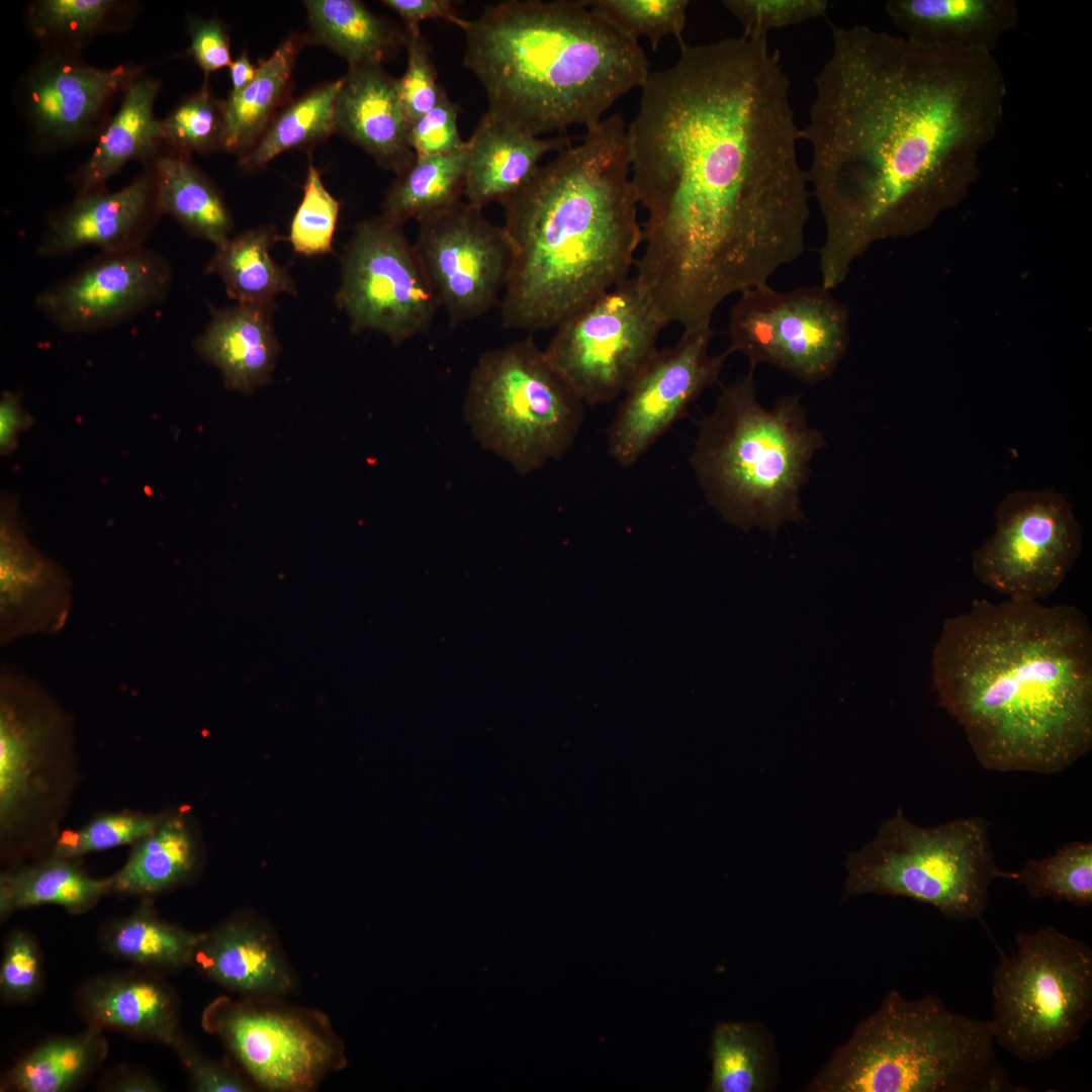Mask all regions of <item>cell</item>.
<instances>
[{
	"label": "cell",
	"mask_w": 1092,
	"mask_h": 1092,
	"mask_svg": "<svg viewBox=\"0 0 1092 1092\" xmlns=\"http://www.w3.org/2000/svg\"><path fill=\"white\" fill-rule=\"evenodd\" d=\"M679 48L648 74L627 125L646 212L634 276L670 323L695 328L803 254L810 193L791 83L767 37Z\"/></svg>",
	"instance_id": "obj_1"
},
{
	"label": "cell",
	"mask_w": 1092,
	"mask_h": 1092,
	"mask_svg": "<svg viewBox=\"0 0 1092 1092\" xmlns=\"http://www.w3.org/2000/svg\"><path fill=\"white\" fill-rule=\"evenodd\" d=\"M800 139L825 238L821 285L842 284L879 237L914 223L932 192L975 173L1003 119L1007 85L993 52L924 44L831 24Z\"/></svg>",
	"instance_id": "obj_2"
},
{
	"label": "cell",
	"mask_w": 1092,
	"mask_h": 1092,
	"mask_svg": "<svg viewBox=\"0 0 1092 1092\" xmlns=\"http://www.w3.org/2000/svg\"><path fill=\"white\" fill-rule=\"evenodd\" d=\"M939 705L992 770L1050 775L1092 746V632L1075 606L975 600L942 624Z\"/></svg>",
	"instance_id": "obj_3"
},
{
	"label": "cell",
	"mask_w": 1092,
	"mask_h": 1092,
	"mask_svg": "<svg viewBox=\"0 0 1092 1092\" xmlns=\"http://www.w3.org/2000/svg\"><path fill=\"white\" fill-rule=\"evenodd\" d=\"M503 205L512 261L502 325L555 329L627 278L642 244L624 119L587 129Z\"/></svg>",
	"instance_id": "obj_4"
},
{
	"label": "cell",
	"mask_w": 1092,
	"mask_h": 1092,
	"mask_svg": "<svg viewBox=\"0 0 1092 1092\" xmlns=\"http://www.w3.org/2000/svg\"><path fill=\"white\" fill-rule=\"evenodd\" d=\"M461 29L486 113L535 136L596 126L650 73L639 42L583 0L500 1Z\"/></svg>",
	"instance_id": "obj_5"
},
{
	"label": "cell",
	"mask_w": 1092,
	"mask_h": 1092,
	"mask_svg": "<svg viewBox=\"0 0 1092 1092\" xmlns=\"http://www.w3.org/2000/svg\"><path fill=\"white\" fill-rule=\"evenodd\" d=\"M811 1092H1024L996 1056L990 1020L935 994L890 991L807 1085Z\"/></svg>",
	"instance_id": "obj_6"
},
{
	"label": "cell",
	"mask_w": 1092,
	"mask_h": 1092,
	"mask_svg": "<svg viewBox=\"0 0 1092 1092\" xmlns=\"http://www.w3.org/2000/svg\"><path fill=\"white\" fill-rule=\"evenodd\" d=\"M823 446L821 432L807 424L800 396H783L765 408L749 368L701 421L691 464L707 500L726 522L775 532L804 518L800 491Z\"/></svg>",
	"instance_id": "obj_7"
},
{
	"label": "cell",
	"mask_w": 1092,
	"mask_h": 1092,
	"mask_svg": "<svg viewBox=\"0 0 1092 1092\" xmlns=\"http://www.w3.org/2000/svg\"><path fill=\"white\" fill-rule=\"evenodd\" d=\"M988 829L989 823L977 817L922 827L898 810L872 841L847 853L846 897H906L931 905L948 920L981 919L992 882L1016 877L997 867Z\"/></svg>",
	"instance_id": "obj_8"
},
{
	"label": "cell",
	"mask_w": 1092,
	"mask_h": 1092,
	"mask_svg": "<svg viewBox=\"0 0 1092 1092\" xmlns=\"http://www.w3.org/2000/svg\"><path fill=\"white\" fill-rule=\"evenodd\" d=\"M73 721L37 681L7 667L0 676L2 858L19 863L54 843L74 783ZM53 845V844H52Z\"/></svg>",
	"instance_id": "obj_9"
},
{
	"label": "cell",
	"mask_w": 1092,
	"mask_h": 1092,
	"mask_svg": "<svg viewBox=\"0 0 1092 1092\" xmlns=\"http://www.w3.org/2000/svg\"><path fill=\"white\" fill-rule=\"evenodd\" d=\"M584 403L532 337L484 352L464 400L476 439L521 474L572 447Z\"/></svg>",
	"instance_id": "obj_10"
},
{
	"label": "cell",
	"mask_w": 1092,
	"mask_h": 1092,
	"mask_svg": "<svg viewBox=\"0 0 1092 1092\" xmlns=\"http://www.w3.org/2000/svg\"><path fill=\"white\" fill-rule=\"evenodd\" d=\"M992 974L996 1045L1025 1063L1076 1042L1092 1015V949L1052 925L1018 931Z\"/></svg>",
	"instance_id": "obj_11"
},
{
	"label": "cell",
	"mask_w": 1092,
	"mask_h": 1092,
	"mask_svg": "<svg viewBox=\"0 0 1092 1092\" xmlns=\"http://www.w3.org/2000/svg\"><path fill=\"white\" fill-rule=\"evenodd\" d=\"M669 324L633 275L555 328L544 352L584 404L624 393L657 352Z\"/></svg>",
	"instance_id": "obj_12"
},
{
	"label": "cell",
	"mask_w": 1092,
	"mask_h": 1092,
	"mask_svg": "<svg viewBox=\"0 0 1092 1092\" xmlns=\"http://www.w3.org/2000/svg\"><path fill=\"white\" fill-rule=\"evenodd\" d=\"M848 322L846 305L821 285L778 291L766 283L742 291L732 306L727 349L751 369L768 364L814 384L845 356Z\"/></svg>",
	"instance_id": "obj_13"
},
{
	"label": "cell",
	"mask_w": 1092,
	"mask_h": 1092,
	"mask_svg": "<svg viewBox=\"0 0 1092 1092\" xmlns=\"http://www.w3.org/2000/svg\"><path fill=\"white\" fill-rule=\"evenodd\" d=\"M336 302L352 332L373 331L395 345L427 332L440 309L403 224L381 214L355 226Z\"/></svg>",
	"instance_id": "obj_14"
},
{
	"label": "cell",
	"mask_w": 1092,
	"mask_h": 1092,
	"mask_svg": "<svg viewBox=\"0 0 1092 1092\" xmlns=\"http://www.w3.org/2000/svg\"><path fill=\"white\" fill-rule=\"evenodd\" d=\"M202 1026L268 1091H309L346 1063L329 1021L312 1011L219 997L205 1007Z\"/></svg>",
	"instance_id": "obj_15"
},
{
	"label": "cell",
	"mask_w": 1092,
	"mask_h": 1092,
	"mask_svg": "<svg viewBox=\"0 0 1092 1092\" xmlns=\"http://www.w3.org/2000/svg\"><path fill=\"white\" fill-rule=\"evenodd\" d=\"M995 531L972 557L977 578L1013 602L1052 596L1081 553L1072 507L1053 489L1008 493L995 512Z\"/></svg>",
	"instance_id": "obj_16"
},
{
	"label": "cell",
	"mask_w": 1092,
	"mask_h": 1092,
	"mask_svg": "<svg viewBox=\"0 0 1092 1092\" xmlns=\"http://www.w3.org/2000/svg\"><path fill=\"white\" fill-rule=\"evenodd\" d=\"M145 71L131 62L104 68L87 63L81 53L42 50L14 93L30 147L53 154L95 142L115 101Z\"/></svg>",
	"instance_id": "obj_17"
},
{
	"label": "cell",
	"mask_w": 1092,
	"mask_h": 1092,
	"mask_svg": "<svg viewBox=\"0 0 1092 1092\" xmlns=\"http://www.w3.org/2000/svg\"><path fill=\"white\" fill-rule=\"evenodd\" d=\"M417 221L414 246L451 329L500 301L512 261L503 226L463 199Z\"/></svg>",
	"instance_id": "obj_18"
},
{
	"label": "cell",
	"mask_w": 1092,
	"mask_h": 1092,
	"mask_svg": "<svg viewBox=\"0 0 1092 1092\" xmlns=\"http://www.w3.org/2000/svg\"><path fill=\"white\" fill-rule=\"evenodd\" d=\"M713 336L711 326L684 330L674 345L657 350L625 390L607 430L608 453L618 465H634L718 382L731 352L712 355Z\"/></svg>",
	"instance_id": "obj_19"
},
{
	"label": "cell",
	"mask_w": 1092,
	"mask_h": 1092,
	"mask_svg": "<svg viewBox=\"0 0 1092 1092\" xmlns=\"http://www.w3.org/2000/svg\"><path fill=\"white\" fill-rule=\"evenodd\" d=\"M172 279L168 259L146 246L100 252L40 291L34 305L60 331L96 333L160 303Z\"/></svg>",
	"instance_id": "obj_20"
},
{
	"label": "cell",
	"mask_w": 1092,
	"mask_h": 1092,
	"mask_svg": "<svg viewBox=\"0 0 1092 1092\" xmlns=\"http://www.w3.org/2000/svg\"><path fill=\"white\" fill-rule=\"evenodd\" d=\"M150 164L125 186L75 196L47 218L35 254L59 258L83 248L112 252L145 246L162 217Z\"/></svg>",
	"instance_id": "obj_21"
},
{
	"label": "cell",
	"mask_w": 1092,
	"mask_h": 1092,
	"mask_svg": "<svg viewBox=\"0 0 1092 1092\" xmlns=\"http://www.w3.org/2000/svg\"><path fill=\"white\" fill-rule=\"evenodd\" d=\"M71 581L60 565L27 539L12 502L1 505L0 641L63 629L71 608Z\"/></svg>",
	"instance_id": "obj_22"
},
{
	"label": "cell",
	"mask_w": 1092,
	"mask_h": 1092,
	"mask_svg": "<svg viewBox=\"0 0 1092 1092\" xmlns=\"http://www.w3.org/2000/svg\"><path fill=\"white\" fill-rule=\"evenodd\" d=\"M76 1007L88 1025L142 1040L172 1048L181 1035L176 995L159 973L143 970L92 977L78 988Z\"/></svg>",
	"instance_id": "obj_23"
},
{
	"label": "cell",
	"mask_w": 1092,
	"mask_h": 1092,
	"mask_svg": "<svg viewBox=\"0 0 1092 1092\" xmlns=\"http://www.w3.org/2000/svg\"><path fill=\"white\" fill-rule=\"evenodd\" d=\"M335 119L336 131L386 170L398 174L416 158L396 79L381 65L349 67L337 96Z\"/></svg>",
	"instance_id": "obj_24"
},
{
	"label": "cell",
	"mask_w": 1092,
	"mask_h": 1092,
	"mask_svg": "<svg viewBox=\"0 0 1092 1092\" xmlns=\"http://www.w3.org/2000/svg\"><path fill=\"white\" fill-rule=\"evenodd\" d=\"M274 308L275 301L212 307L193 345L203 360L218 368L228 388L250 394L270 381L279 353Z\"/></svg>",
	"instance_id": "obj_25"
},
{
	"label": "cell",
	"mask_w": 1092,
	"mask_h": 1092,
	"mask_svg": "<svg viewBox=\"0 0 1092 1092\" xmlns=\"http://www.w3.org/2000/svg\"><path fill=\"white\" fill-rule=\"evenodd\" d=\"M160 91V81L146 71L128 84L93 151L68 176L75 196L106 189L128 163L146 165L157 156L162 149L161 119L155 115Z\"/></svg>",
	"instance_id": "obj_26"
},
{
	"label": "cell",
	"mask_w": 1092,
	"mask_h": 1092,
	"mask_svg": "<svg viewBox=\"0 0 1092 1092\" xmlns=\"http://www.w3.org/2000/svg\"><path fill=\"white\" fill-rule=\"evenodd\" d=\"M467 144L463 198L479 208L492 202L504 204L529 181L546 154L570 146L567 138L541 139L486 112Z\"/></svg>",
	"instance_id": "obj_27"
},
{
	"label": "cell",
	"mask_w": 1092,
	"mask_h": 1092,
	"mask_svg": "<svg viewBox=\"0 0 1092 1092\" xmlns=\"http://www.w3.org/2000/svg\"><path fill=\"white\" fill-rule=\"evenodd\" d=\"M192 965L213 982L246 995L280 996L293 986L272 937L247 918H231L204 932Z\"/></svg>",
	"instance_id": "obj_28"
},
{
	"label": "cell",
	"mask_w": 1092,
	"mask_h": 1092,
	"mask_svg": "<svg viewBox=\"0 0 1092 1092\" xmlns=\"http://www.w3.org/2000/svg\"><path fill=\"white\" fill-rule=\"evenodd\" d=\"M885 11L910 40L991 52L1019 19L1014 0H889Z\"/></svg>",
	"instance_id": "obj_29"
},
{
	"label": "cell",
	"mask_w": 1092,
	"mask_h": 1092,
	"mask_svg": "<svg viewBox=\"0 0 1092 1092\" xmlns=\"http://www.w3.org/2000/svg\"><path fill=\"white\" fill-rule=\"evenodd\" d=\"M198 862L199 844L190 820L181 811L163 812L156 827L131 845L124 864L110 877L112 892L152 898L188 881Z\"/></svg>",
	"instance_id": "obj_30"
},
{
	"label": "cell",
	"mask_w": 1092,
	"mask_h": 1092,
	"mask_svg": "<svg viewBox=\"0 0 1092 1092\" xmlns=\"http://www.w3.org/2000/svg\"><path fill=\"white\" fill-rule=\"evenodd\" d=\"M148 164L154 172L162 215L171 216L189 235L215 247L232 237L233 216L221 192L191 157L161 149Z\"/></svg>",
	"instance_id": "obj_31"
},
{
	"label": "cell",
	"mask_w": 1092,
	"mask_h": 1092,
	"mask_svg": "<svg viewBox=\"0 0 1092 1092\" xmlns=\"http://www.w3.org/2000/svg\"><path fill=\"white\" fill-rule=\"evenodd\" d=\"M110 892V877L94 878L77 859L49 855L30 863L10 866L1 873L0 918L43 905L80 914L92 909Z\"/></svg>",
	"instance_id": "obj_32"
},
{
	"label": "cell",
	"mask_w": 1092,
	"mask_h": 1092,
	"mask_svg": "<svg viewBox=\"0 0 1092 1092\" xmlns=\"http://www.w3.org/2000/svg\"><path fill=\"white\" fill-rule=\"evenodd\" d=\"M203 936L162 919L151 898H144L129 914L104 925L99 941L116 960L160 973L192 965Z\"/></svg>",
	"instance_id": "obj_33"
},
{
	"label": "cell",
	"mask_w": 1092,
	"mask_h": 1092,
	"mask_svg": "<svg viewBox=\"0 0 1092 1092\" xmlns=\"http://www.w3.org/2000/svg\"><path fill=\"white\" fill-rule=\"evenodd\" d=\"M310 36L344 58L349 67L381 65L405 43V31L356 0H306Z\"/></svg>",
	"instance_id": "obj_34"
},
{
	"label": "cell",
	"mask_w": 1092,
	"mask_h": 1092,
	"mask_svg": "<svg viewBox=\"0 0 1092 1092\" xmlns=\"http://www.w3.org/2000/svg\"><path fill=\"white\" fill-rule=\"evenodd\" d=\"M139 11L128 0H34L25 22L42 50L82 53L97 36L125 31Z\"/></svg>",
	"instance_id": "obj_35"
},
{
	"label": "cell",
	"mask_w": 1092,
	"mask_h": 1092,
	"mask_svg": "<svg viewBox=\"0 0 1092 1092\" xmlns=\"http://www.w3.org/2000/svg\"><path fill=\"white\" fill-rule=\"evenodd\" d=\"M103 1029L88 1025L80 1033L53 1037L23 1056L2 1080V1091L66 1092L77 1087L105 1059Z\"/></svg>",
	"instance_id": "obj_36"
},
{
	"label": "cell",
	"mask_w": 1092,
	"mask_h": 1092,
	"mask_svg": "<svg viewBox=\"0 0 1092 1092\" xmlns=\"http://www.w3.org/2000/svg\"><path fill=\"white\" fill-rule=\"evenodd\" d=\"M279 240L271 225L231 237L215 247L206 272L219 277L229 297L238 303H265L274 301L282 292L296 294L286 267L275 262L270 254Z\"/></svg>",
	"instance_id": "obj_37"
},
{
	"label": "cell",
	"mask_w": 1092,
	"mask_h": 1092,
	"mask_svg": "<svg viewBox=\"0 0 1092 1092\" xmlns=\"http://www.w3.org/2000/svg\"><path fill=\"white\" fill-rule=\"evenodd\" d=\"M301 44L298 35L286 37L269 58L259 63L254 80L223 100L224 151L243 154L263 134L290 86Z\"/></svg>",
	"instance_id": "obj_38"
},
{
	"label": "cell",
	"mask_w": 1092,
	"mask_h": 1092,
	"mask_svg": "<svg viewBox=\"0 0 1092 1092\" xmlns=\"http://www.w3.org/2000/svg\"><path fill=\"white\" fill-rule=\"evenodd\" d=\"M468 144L460 151L417 157L388 188L381 204L384 217L404 224L448 208L464 195Z\"/></svg>",
	"instance_id": "obj_39"
},
{
	"label": "cell",
	"mask_w": 1092,
	"mask_h": 1092,
	"mask_svg": "<svg viewBox=\"0 0 1092 1092\" xmlns=\"http://www.w3.org/2000/svg\"><path fill=\"white\" fill-rule=\"evenodd\" d=\"M342 83L343 78L320 85L291 102L242 154L241 167L256 171L283 152L328 139L336 131L335 106Z\"/></svg>",
	"instance_id": "obj_40"
},
{
	"label": "cell",
	"mask_w": 1092,
	"mask_h": 1092,
	"mask_svg": "<svg viewBox=\"0 0 1092 1092\" xmlns=\"http://www.w3.org/2000/svg\"><path fill=\"white\" fill-rule=\"evenodd\" d=\"M713 1092H759L767 1085L768 1062L762 1036L741 1022H723L713 1032Z\"/></svg>",
	"instance_id": "obj_41"
},
{
	"label": "cell",
	"mask_w": 1092,
	"mask_h": 1092,
	"mask_svg": "<svg viewBox=\"0 0 1092 1092\" xmlns=\"http://www.w3.org/2000/svg\"><path fill=\"white\" fill-rule=\"evenodd\" d=\"M1032 900L1051 898L1076 907L1092 903V842L1073 841L1040 859H1027L1015 880Z\"/></svg>",
	"instance_id": "obj_42"
},
{
	"label": "cell",
	"mask_w": 1092,
	"mask_h": 1092,
	"mask_svg": "<svg viewBox=\"0 0 1092 1092\" xmlns=\"http://www.w3.org/2000/svg\"><path fill=\"white\" fill-rule=\"evenodd\" d=\"M161 129L163 150L189 157L224 151L223 100L214 97L203 83L161 119Z\"/></svg>",
	"instance_id": "obj_43"
},
{
	"label": "cell",
	"mask_w": 1092,
	"mask_h": 1092,
	"mask_svg": "<svg viewBox=\"0 0 1092 1092\" xmlns=\"http://www.w3.org/2000/svg\"><path fill=\"white\" fill-rule=\"evenodd\" d=\"M162 813L109 811L95 815L82 826L60 833L50 855L77 859L83 855L130 844L152 831Z\"/></svg>",
	"instance_id": "obj_44"
},
{
	"label": "cell",
	"mask_w": 1092,
	"mask_h": 1092,
	"mask_svg": "<svg viewBox=\"0 0 1092 1092\" xmlns=\"http://www.w3.org/2000/svg\"><path fill=\"white\" fill-rule=\"evenodd\" d=\"M585 4L621 32L638 41L644 36L656 51L666 35L684 44L688 0H587Z\"/></svg>",
	"instance_id": "obj_45"
},
{
	"label": "cell",
	"mask_w": 1092,
	"mask_h": 1092,
	"mask_svg": "<svg viewBox=\"0 0 1092 1092\" xmlns=\"http://www.w3.org/2000/svg\"><path fill=\"white\" fill-rule=\"evenodd\" d=\"M340 203L325 187L320 171L309 164L302 199L291 219L288 240L293 250L306 257L333 250Z\"/></svg>",
	"instance_id": "obj_46"
},
{
	"label": "cell",
	"mask_w": 1092,
	"mask_h": 1092,
	"mask_svg": "<svg viewBox=\"0 0 1092 1092\" xmlns=\"http://www.w3.org/2000/svg\"><path fill=\"white\" fill-rule=\"evenodd\" d=\"M722 5L740 23L742 36L767 37L768 31L825 15L826 0H724Z\"/></svg>",
	"instance_id": "obj_47"
},
{
	"label": "cell",
	"mask_w": 1092,
	"mask_h": 1092,
	"mask_svg": "<svg viewBox=\"0 0 1092 1092\" xmlns=\"http://www.w3.org/2000/svg\"><path fill=\"white\" fill-rule=\"evenodd\" d=\"M406 69L396 79L405 119L411 127L433 109L446 94L437 83V74L421 30L405 29Z\"/></svg>",
	"instance_id": "obj_48"
},
{
	"label": "cell",
	"mask_w": 1092,
	"mask_h": 1092,
	"mask_svg": "<svg viewBox=\"0 0 1092 1092\" xmlns=\"http://www.w3.org/2000/svg\"><path fill=\"white\" fill-rule=\"evenodd\" d=\"M42 959L35 938L22 929L7 936L0 965V995L6 1003L34 999L42 986Z\"/></svg>",
	"instance_id": "obj_49"
},
{
	"label": "cell",
	"mask_w": 1092,
	"mask_h": 1092,
	"mask_svg": "<svg viewBox=\"0 0 1092 1092\" xmlns=\"http://www.w3.org/2000/svg\"><path fill=\"white\" fill-rule=\"evenodd\" d=\"M458 112L459 106L445 94L410 127L407 141L417 157L450 154L466 147L457 125Z\"/></svg>",
	"instance_id": "obj_50"
},
{
	"label": "cell",
	"mask_w": 1092,
	"mask_h": 1092,
	"mask_svg": "<svg viewBox=\"0 0 1092 1092\" xmlns=\"http://www.w3.org/2000/svg\"><path fill=\"white\" fill-rule=\"evenodd\" d=\"M172 1049L183 1065L196 1092H247L252 1087L229 1066L202 1054L182 1033Z\"/></svg>",
	"instance_id": "obj_51"
},
{
	"label": "cell",
	"mask_w": 1092,
	"mask_h": 1092,
	"mask_svg": "<svg viewBox=\"0 0 1092 1092\" xmlns=\"http://www.w3.org/2000/svg\"><path fill=\"white\" fill-rule=\"evenodd\" d=\"M187 31L190 38L187 54L202 70L203 83H207L211 73L231 66V40L219 19L188 16Z\"/></svg>",
	"instance_id": "obj_52"
},
{
	"label": "cell",
	"mask_w": 1092,
	"mask_h": 1092,
	"mask_svg": "<svg viewBox=\"0 0 1092 1092\" xmlns=\"http://www.w3.org/2000/svg\"><path fill=\"white\" fill-rule=\"evenodd\" d=\"M381 3L398 14L404 28L410 30H421V22L428 19L445 20L459 28L467 20L458 15L453 3L448 0H383Z\"/></svg>",
	"instance_id": "obj_53"
},
{
	"label": "cell",
	"mask_w": 1092,
	"mask_h": 1092,
	"mask_svg": "<svg viewBox=\"0 0 1092 1092\" xmlns=\"http://www.w3.org/2000/svg\"><path fill=\"white\" fill-rule=\"evenodd\" d=\"M32 418L23 410L16 393L5 391L0 400V451L10 453L19 433L28 428Z\"/></svg>",
	"instance_id": "obj_54"
},
{
	"label": "cell",
	"mask_w": 1092,
	"mask_h": 1092,
	"mask_svg": "<svg viewBox=\"0 0 1092 1092\" xmlns=\"http://www.w3.org/2000/svg\"><path fill=\"white\" fill-rule=\"evenodd\" d=\"M100 1088L109 1092H161L165 1089L152 1074L131 1067L112 1071L103 1079Z\"/></svg>",
	"instance_id": "obj_55"
},
{
	"label": "cell",
	"mask_w": 1092,
	"mask_h": 1092,
	"mask_svg": "<svg viewBox=\"0 0 1092 1092\" xmlns=\"http://www.w3.org/2000/svg\"><path fill=\"white\" fill-rule=\"evenodd\" d=\"M229 70L232 83V90L230 93H237L243 90L254 80L257 73V67L252 64L249 55L246 52L233 60Z\"/></svg>",
	"instance_id": "obj_56"
}]
</instances>
